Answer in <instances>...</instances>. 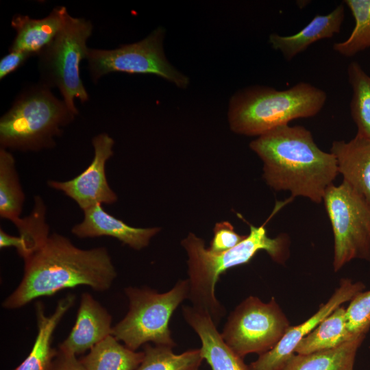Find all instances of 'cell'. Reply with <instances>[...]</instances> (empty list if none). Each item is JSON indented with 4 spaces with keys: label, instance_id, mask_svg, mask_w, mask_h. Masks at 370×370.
Here are the masks:
<instances>
[{
    "label": "cell",
    "instance_id": "cell-1",
    "mask_svg": "<svg viewBox=\"0 0 370 370\" xmlns=\"http://www.w3.org/2000/svg\"><path fill=\"white\" fill-rule=\"evenodd\" d=\"M23 259V278L2 302L3 308L18 309L39 297L78 286L104 292L117 276L106 247L81 249L56 232L49 233Z\"/></svg>",
    "mask_w": 370,
    "mask_h": 370
},
{
    "label": "cell",
    "instance_id": "cell-2",
    "mask_svg": "<svg viewBox=\"0 0 370 370\" xmlns=\"http://www.w3.org/2000/svg\"><path fill=\"white\" fill-rule=\"evenodd\" d=\"M249 147L263 162L267 184L293 197L321 203L338 174L335 156L321 150L304 126L278 127L258 136Z\"/></svg>",
    "mask_w": 370,
    "mask_h": 370
},
{
    "label": "cell",
    "instance_id": "cell-3",
    "mask_svg": "<svg viewBox=\"0 0 370 370\" xmlns=\"http://www.w3.org/2000/svg\"><path fill=\"white\" fill-rule=\"evenodd\" d=\"M188 255V298L193 306L207 312L217 326L225 314V308L215 295L220 275L230 268L248 263L260 251L284 264L289 256L290 239L286 234L275 238L267 235L264 225H249V233L234 247L219 253L206 248L204 241L190 232L181 241Z\"/></svg>",
    "mask_w": 370,
    "mask_h": 370
},
{
    "label": "cell",
    "instance_id": "cell-4",
    "mask_svg": "<svg viewBox=\"0 0 370 370\" xmlns=\"http://www.w3.org/2000/svg\"><path fill=\"white\" fill-rule=\"evenodd\" d=\"M326 100L323 90L305 82L284 90L250 86L232 96L227 120L234 133L259 136L293 120L316 116Z\"/></svg>",
    "mask_w": 370,
    "mask_h": 370
},
{
    "label": "cell",
    "instance_id": "cell-5",
    "mask_svg": "<svg viewBox=\"0 0 370 370\" xmlns=\"http://www.w3.org/2000/svg\"><path fill=\"white\" fill-rule=\"evenodd\" d=\"M77 115L39 82L27 86L0 119V147L39 151L53 148L56 138Z\"/></svg>",
    "mask_w": 370,
    "mask_h": 370
},
{
    "label": "cell",
    "instance_id": "cell-6",
    "mask_svg": "<svg viewBox=\"0 0 370 370\" xmlns=\"http://www.w3.org/2000/svg\"><path fill=\"white\" fill-rule=\"evenodd\" d=\"M124 292L128 299V311L113 326L112 335L134 351L149 343L175 347L169 320L177 306L188 298V280H178L170 291L163 293L147 286H128Z\"/></svg>",
    "mask_w": 370,
    "mask_h": 370
},
{
    "label": "cell",
    "instance_id": "cell-7",
    "mask_svg": "<svg viewBox=\"0 0 370 370\" xmlns=\"http://www.w3.org/2000/svg\"><path fill=\"white\" fill-rule=\"evenodd\" d=\"M93 25L90 20L66 15L58 34L37 56L39 83L59 90L62 100L76 114L75 99L88 100V94L80 76L81 62L87 58V40Z\"/></svg>",
    "mask_w": 370,
    "mask_h": 370
},
{
    "label": "cell",
    "instance_id": "cell-8",
    "mask_svg": "<svg viewBox=\"0 0 370 370\" xmlns=\"http://www.w3.org/2000/svg\"><path fill=\"white\" fill-rule=\"evenodd\" d=\"M323 202L334 236V271L354 259L370 262V204L344 181L330 186Z\"/></svg>",
    "mask_w": 370,
    "mask_h": 370
},
{
    "label": "cell",
    "instance_id": "cell-9",
    "mask_svg": "<svg viewBox=\"0 0 370 370\" xmlns=\"http://www.w3.org/2000/svg\"><path fill=\"white\" fill-rule=\"evenodd\" d=\"M164 36V29L158 27L136 42L114 49L89 48L86 60L92 81L96 84L101 77L113 72L151 74L186 88L189 78L168 61L163 46Z\"/></svg>",
    "mask_w": 370,
    "mask_h": 370
},
{
    "label": "cell",
    "instance_id": "cell-10",
    "mask_svg": "<svg viewBox=\"0 0 370 370\" xmlns=\"http://www.w3.org/2000/svg\"><path fill=\"white\" fill-rule=\"evenodd\" d=\"M290 327L274 297L264 303L249 296L230 314L221 334L232 350L243 358L251 353L260 356L271 350Z\"/></svg>",
    "mask_w": 370,
    "mask_h": 370
},
{
    "label": "cell",
    "instance_id": "cell-11",
    "mask_svg": "<svg viewBox=\"0 0 370 370\" xmlns=\"http://www.w3.org/2000/svg\"><path fill=\"white\" fill-rule=\"evenodd\" d=\"M94 156L88 166L76 177L67 181L49 180L47 185L62 192L82 210L97 204H112L117 195L109 186L106 175V164L113 156L114 139L101 133L92 139Z\"/></svg>",
    "mask_w": 370,
    "mask_h": 370
},
{
    "label": "cell",
    "instance_id": "cell-12",
    "mask_svg": "<svg viewBox=\"0 0 370 370\" xmlns=\"http://www.w3.org/2000/svg\"><path fill=\"white\" fill-rule=\"evenodd\" d=\"M365 288L360 282H353L342 279L328 301L304 323L290 327L279 342L269 352L247 365L248 370H282L288 360L295 354L299 342L314 330L326 317L343 303L351 301Z\"/></svg>",
    "mask_w": 370,
    "mask_h": 370
},
{
    "label": "cell",
    "instance_id": "cell-13",
    "mask_svg": "<svg viewBox=\"0 0 370 370\" xmlns=\"http://www.w3.org/2000/svg\"><path fill=\"white\" fill-rule=\"evenodd\" d=\"M112 324L108 310L90 293H83L75 324L58 349L76 356L83 354L112 334Z\"/></svg>",
    "mask_w": 370,
    "mask_h": 370
},
{
    "label": "cell",
    "instance_id": "cell-14",
    "mask_svg": "<svg viewBox=\"0 0 370 370\" xmlns=\"http://www.w3.org/2000/svg\"><path fill=\"white\" fill-rule=\"evenodd\" d=\"M84 219L75 225L71 232L79 238L110 236L135 250H140L149 244L160 227H134L108 214L97 204L83 210Z\"/></svg>",
    "mask_w": 370,
    "mask_h": 370
},
{
    "label": "cell",
    "instance_id": "cell-15",
    "mask_svg": "<svg viewBox=\"0 0 370 370\" xmlns=\"http://www.w3.org/2000/svg\"><path fill=\"white\" fill-rule=\"evenodd\" d=\"M182 310L184 319L199 336L202 357L212 370H248L243 358L225 343L207 312L193 306Z\"/></svg>",
    "mask_w": 370,
    "mask_h": 370
},
{
    "label": "cell",
    "instance_id": "cell-16",
    "mask_svg": "<svg viewBox=\"0 0 370 370\" xmlns=\"http://www.w3.org/2000/svg\"><path fill=\"white\" fill-rule=\"evenodd\" d=\"M76 296L68 293L57 303L52 314L47 315L42 302L35 303L37 335L32 349L25 360L14 370H49L57 354L52 347L54 332L66 313L75 302Z\"/></svg>",
    "mask_w": 370,
    "mask_h": 370
},
{
    "label": "cell",
    "instance_id": "cell-17",
    "mask_svg": "<svg viewBox=\"0 0 370 370\" xmlns=\"http://www.w3.org/2000/svg\"><path fill=\"white\" fill-rule=\"evenodd\" d=\"M344 19L345 7L341 3L327 14L315 15L295 34L282 36L276 33L271 34L269 43L273 49L280 51L286 60L290 61L312 44L338 34Z\"/></svg>",
    "mask_w": 370,
    "mask_h": 370
},
{
    "label": "cell",
    "instance_id": "cell-18",
    "mask_svg": "<svg viewBox=\"0 0 370 370\" xmlns=\"http://www.w3.org/2000/svg\"><path fill=\"white\" fill-rule=\"evenodd\" d=\"M330 152L343 181L370 204V138L356 135L349 141L334 140Z\"/></svg>",
    "mask_w": 370,
    "mask_h": 370
},
{
    "label": "cell",
    "instance_id": "cell-19",
    "mask_svg": "<svg viewBox=\"0 0 370 370\" xmlns=\"http://www.w3.org/2000/svg\"><path fill=\"white\" fill-rule=\"evenodd\" d=\"M67 13L64 6H57L42 18L15 14L11 26L16 31V36L9 51H25L37 56L58 34Z\"/></svg>",
    "mask_w": 370,
    "mask_h": 370
},
{
    "label": "cell",
    "instance_id": "cell-20",
    "mask_svg": "<svg viewBox=\"0 0 370 370\" xmlns=\"http://www.w3.org/2000/svg\"><path fill=\"white\" fill-rule=\"evenodd\" d=\"M365 337L359 335L335 348L293 356L282 370H353L358 349Z\"/></svg>",
    "mask_w": 370,
    "mask_h": 370
},
{
    "label": "cell",
    "instance_id": "cell-21",
    "mask_svg": "<svg viewBox=\"0 0 370 370\" xmlns=\"http://www.w3.org/2000/svg\"><path fill=\"white\" fill-rule=\"evenodd\" d=\"M143 358V351L130 349L111 334L79 360L87 370H136Z\"/></svg>",
    "mask_w": 370,
    "mask_h": 370
},
{
    "label": "cell",
    "instance_id": "cell-22",
    "mask_svg": "<svg viewBox=\"0 0 370 370\" xmlns=\"http://www.w3.org/2000/svg\"><path fill=\"white\" fill-rule=\"evenodd\" d=\"M356 336L348 330L345 308L340 306L301 339L295 353L306 354L335 348Z\"/></svg>",
    "mask_w": 370,
    "mask_h": 370
},
{
    "label": "cell",
    "instance_id": "cell-23",
    "mask_svg": "<svg viewBox=\"0 0 370 370\" xmlns=\"http://www.w3.org/2000/svg\"><path fill=\"white\" fill-rule=\"evenodd\" d=\"M25 195L12 153L0 147V217L14 223L21 218Z\"/></svg>",
    "mask_w": 370,
    "mask_h": 370
},
{
    "label": "cell",
    "instance_id": "cell-24",
    "mask_svg": "<svg viewBox=\"0 0 370 370\" xmlns=\"http://www.w3.org/2000/svg\"><path fill=\"white\" fill-rule=\"evenodd\" d=\"M347 77L353 92L349 108L356 135L370 138V76L353 61L347 66Z\"/></svg>",
    "mask_w": 370,
    "mask_h": 370
},
{
    "label": "cell",
    "instance_id": "cell-25",
    "mask_svg": "<svg viewBox=\"0 0 370 370\" xmlns=\"http://www.w3.org/2000/svg\"><path fill=\"white\" fill-rule=\"evenodd\" d=\"M171 347L143 345L144 358L136 370H199L203 360L201 349H188L175 354Z\"/></svg>",
    "mask_w": 370,
    "mask_h": 370
},
{
    "label": "cell",
    "instance_id": "cell-26",
    "mask_svg": "<svg viewBox=\"0 0 370 370\" xmlns=\"http://www.w3.org/2000/svg\"><path fill=\"white\" fill-rule=\"evenodd\" d=\"M354 18V27L349 37L335 42L333 49L350 58L370 47V0H345Z\"/></svg>",
    "mask_w": 370,
    "mask_h": 370
},
{
    "label": "cell",
    "instance_id": "cell-27",
    "mask_svg": "<svg viewBox=\"0 0 370 370\" xmlns=\"http://www.w3.org/2000/svg\"><path fill=\"white\" fill-rule=\"evenodd\" d=\"M347 327L354 336L366 335L370 328V290L360 292L345 309Z\"/></svg>",
    "mask_w": 370,
    "mask_h": 370
},
{
    "label": "cell",
    "instance_id": "cell-28",
    "mask_svg": "<svg viewBox=\"0 0 370 370\" xmlns=\"http://www.w3.org/2000/svg\"><path fill=\"white\" fill-rule=\"evenodd\" d=\"M213 232L214 236L208 249L214 253L229 250L246 237L236 232L234 226L228 221L217 223Z\"/></svg>",
    "mask_w": 370,
    "mask_h": 370
},
{
    "label": "cell",
    "instance_id": "cell-29",
    "mask_svg": "<svg viewBox=\"0 0 370 370\" xmlns=\"http://www.w3.org/2000/svg\"><path fill=\"white\" fill-rule=\"evenodd\" d=\"M32 54L21 51H9L0 60V79L19 69Z\"/></svg>",
    "mask_w": 370,
    "mask_h": 370
},
{
    "label": "cell",
    "instance_id": "cell-30",
    "mask_svg": "<svg viewBox=\"0 0 370 370\" xmlns=\"http://www.w3.org/2000/svg\"><path fill=\"white\" fill-rule=\"evenodd\" d=\"M49 370H87L76 355L64 352L58 349Z\"/></svg>",
    "mask_w": 370,
    "mask_h": 370
},
{
    "label": "cell",
    "instance_id": "cell-31",
    "mask_svg": "<svg viewBox=\"0 0 370 370\" xmlns=\"http://www.w3.org/2000/svg\"><path fill=\"white\" fill-rule=\"evenodd\" d=\"M14 247L18 253L23 249V241L21 237L12 236L0 229V248Z\"/></svg>",
    "mask_w": 370,
    "mask_h": 370
}]
</instances>
